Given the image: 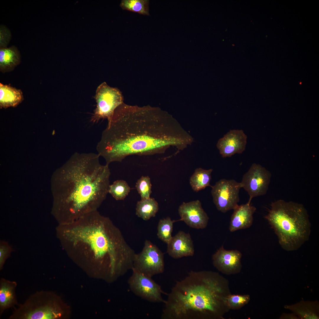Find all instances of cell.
Wrapping results in <instances>:
<instances>
[{"label": "cell", "mask_w": 319, "mask_h": 319, "mask_svg": "<svg viewBox=\"0 0 319 319\" xmlns=\"http://www.w3.org/2000/svg\"><path fill=\"white\" fill-rule=\"evenodd\" d=\"M155 111L149 106L124 102L117 108L97 146L106 164L131 155L163 153L169 146L182 142L170 134L167 120Z\"/></svg>", "instance_id": "7a4b0ae2"}, {"label": "cell", "mask_w": 319, "mask_h": 319, "mask_svg": "<svg viewBox=\"0 0 319 319\" xmlns=\"http://www.w3.org/2000/svg\"><path fill=\"white\" fill-rule=\"evenodd\" d=\"M132 269L152 278L162 273L165 270L163 254L155 245L146 240L142 251L135 254Z\"/></svg>", "instance_id": "ba28073f"}, {"label": "cell", "mask_w": 319, "mask_h": 319, "mask_svg": "<svg viewBox=\"0 0 319 319\" xmlns=\"http://www.w3.org/2000/svg\"><path fill=\"white\" fill-rule=\"evenodd\" d=\"M12 38L9 29L5 25H0V48L7 47Z\"/></svg>", "instance_id": "f1b7e54d"}, {"label": "cell", "mask_w": 319, "mask_h": 319, "mask_svg": "<svg viewBox=\"0 0 319 319\" xmlns=\"http://www.w3.org/2000/svg\"><path fill=\"white\" fill-rule=\"evenodd\" d=\"M217 275L191 271L177 281L164 303L162 319H202L216 316L222 300Z\"/></svg>", "instance_id": "277c9868"}, {"label": "cell", "mask_w": 319, "mask_h": 319, "mask_svg": "<svg viewBox=\"0 0 319 319\" xmlns=\"http://www.w3.org/2000/svg\"><path fill=\"white\" fill-rule=\"evenodd\" d=\"M93 153L73 154L57 176L58 195L54 216L58 224L72 223L98 210L109 193L111 175L109 165L101 164Z\"/></svg>", "instance_id": "3957f363"}, {"label": "cell", "mask_w": 319, "mask_h": 319, "mask_svg": "<svg viewBox=\"0 0 319 319\" xmlns=\"http://www.w3.org/2000/svg\"><path fill=\"white\" fill-rule=\"evenodd\" d=\"M130 190V187L126 181L118 180L110 185L109 193L116 200H122L128 196Z\"/></svg>", "instance_id": "cb8c5ba5"}, {"label": "cell", "mask_w": 319, "mask_h": 319, "mask_svg": "<svg viewBox=\"0 0 319 319\" xmlns=\"http://www.w3.org/2000/svg\"><path fill=\"white\" fill-rule=\"evenodd\" d=\"M265 217L285 250H296L308 239L310 223L306 209L301 204L278 200L272 203Z\"/></svg>", "instance_id": "5b68a950"}, {"label": "cell", "mask_w": 319, "mask_h": 319, "mask_svg": "<svg viewBox=\"0 0 319 319\" xmlns=\"http://www.w3.org/2000/svg\"><path fill=\"white\" fill-rule=\"evenodd\" d=\"M24 99L22 91L0 83V108L15 107Z\"/></svg>", "instance_id": "d6986e66"}, {"label": "cell", "mask_w": 319, "mask_h": 319, "mask_svg": "<svg viewBox=\"0 0 319 319\" xmlns=\"http://www.w3.org/2000/svg\"><path fill=\"white\" fill-rule=\"evenodd\" d=\"M128 279V283L131 290L143 299L154 303H164V293L160 285L152 278L134 269Z\"/></svg>", "instance_id": "8fae6325"}, {"label": "cell", "mask_w": 319, "mask_h": 319, "mask_svg": "<svg viewBox=\"0 0 319 319\" xmlns=\"http://www.w3.org/2000/svg\"><path fill=\"white\" fill-rule=\"evenodd\" d=\"M271 177V172L265 167L256 163L251 165L240 182L250 196L248 203H250L253 198L266 194Z\"/></svg>", "instance_id": "30bf717a"}, {"label": "cell", "mask_w": 319, "mask_h": 319, "mask_svg": "<svg viewBox=\"0 0 319 319\" xmlns=\"http://www.w3.org/2000/svg\"><path fill=\"white\" fill-rule=\"evenodd\" d=\"M176 221L169 217L160 219L157 226V235L159 238L167 244L172 237L173 224Z\"/></svg>", "instance_id": "d4e9b609"}, {"label": "cell", "mask_w": 319, "mask_h": 319, "mask_svg": "<svg viewBox=\"0 0 319 319\" xmlns=\"http://www.w3.org/2000/svg\"><path fill=\"white\" fill-rule=\"evenodd\" d=\"M135 187L141 199L150 198L152 193V184L149 176H142L136 182Z\"/></svg>", "instance_id": "484cf974"}, {"label": "cell", "mask_w": 319, "mask_h": 319, "mask_svg": "<svg viewBox=\"0 0 319 319\" xmlns=\"http://www.w3.org/2000/svg\"><path fill=\"white\" fill-rule=\"evenodd\" d=\"M13 249L8 242L4 240L0 242V270L3 268L5 262L11 256Z\"/></svg>", "instance_id": "83f0119b"}, {"label": "cell", "mask_w": 319, "mask_h": 319, "mask_svg": "<svg viewBox=\"0 0 319 319\" xmlns=\"http://www.w3.org/2000/svg\"><path fill=\"white\" fill-rule=\"evenodd\" d=\"M256 208L248 202L238 205L234 209L230 219L229 230L231 232L250 227L253 221V214Z\"/></svg>", "instance_id": "2e32d148"}, {"label": "cell", "mask_w": 319, "mask_h": 319, "mask_svg": "<svg viewBox=\"0 0 319 319\" xmlns=\"http://www.w3.org/2000/svg\"><path fill=\"white\" fill-rule=\"evenodd\" d=\"M149 2L148 0H122L120 6L123 10L149 15Z\"/></svg>", "instance_id": "603a6c76"}, {"label": "cell", "mask_w": 319, "mask_h": 319, "mask_svg": "<svg viewBox=\"0 0 319 319\" xmlns=\"http://www.w3.org/2000/svg\"><path fill=\"white\" fill-rule=\"evenodd\" d=\"M247 136L242 130L230 131L218 141L217 146L223 157L241 154L245 150Z\"/></svg>", "instance_id": "4fadbf2b"}, {"label": "cell", "mask_w": 319, "mask_h": 319, "mask_svg": "<svg viewBox=\"0 0 319 319\" xmlns=\"http://www.w3.org/2000/svg\"><path fill=\"white\" fill-rule=\"evenodd\" d=\"M178 212L180 217L179 220L183 221L191 227L203 229L207 225L209 217L199 200L183 202Z\"/></svg>", "instance_id": "7c38bea8"}, {"label": "cell", "mask_w": 319, "mask_h": 319, "mask_svg": "<svg viewBox=\"0 0 319 319\" xmlns=\"http://www.w3.org/2000/svg\"><path fill=\"white\" fill-rule=\"evenodd\" d=\"M94 98L96 105L91 119L94 123L101 119L110 121L115 109L123 102L120 91L117 88L110 87L105 82L98 87Z\"/></svg>", "instance_id": "52a82bcc"}, {"label": "cell", "mask_w": 319, "mask_h": 319, "mask_svg": "<svg viewBox=\"0 0 319 319\" xmlns=\"http://www.w3.org/2000/svg\"><path fill=\"white\" fill-rule=\"evenodd\" d=\"M213 169L204 170L197 168L191 177L189 182L192 189L198 192L204 189L207 186H211V173Z\"/></svg>", "instance_id": "7402d4cb"}, {"label": "cell", "mask_w": 319, "mask_h": 319, "mask_svg": "<svg viewBox=\"0 0 319 319\" xmlns=\"http://www.w3.org/2000/svg\"><path fill=\"white\" fill-rule=\"evenodd\" d=\"M19 51L15 46L0 48V71L3 73L11 71L21 62Z\"/></svg>", "instance_id": "ac0fdd59"}, {"label": "cell", "mask_w": 319, "mask_h": 319, "mask_svg": "<svg viewBox=\"0 0 319 319\" xmlns=\"http://www.w3.org/2000/svg\"><path fill=\"white\" fill-rule=\"evenodd\" d=\"M241 257L240 251L227 250L222 246L213 255V264L220 271L227 272H234L240 268Z\"/></svg>", "instance_id": "9a60e30c"}, {"label": "cell", "mask_w": 319, "mask_h": 319, "mask_svg": "<svg viewBox=\"0 0 319 319\" xmlns=\"http://www.w3.org/2000/svg\"><path fill=\"white\" fill-rule=\"evenodd\" d=\"M250 300L248 295H230L222 299L225 304L230 308H239L247 304Z\"/></svg>", "instance_id": "4316f807"}, {"label": "cell", "mask_w": 319, "mask_h": 319, "mask_svg": "<svg viewBox=\"0 0 319 319\" xmlns=\"http://www.w3.org/2000/svg\"><path fill=\"white\" fill-rule=\"evenodd\" d=\"M16 281L1 278L0 280V316L6 310L18 303L16 294Z\"/></svg>", "instance_id": "e0dca14e"}, {"label": "cell", "mask_w": 319, "mask_h": 319, "mask_svg": "<svg viewBox=\"0 0 319 319\" xmlns=\"http://www.w3.org/2000/svg\"><path fill=\"white\" fill-rule=\"evenodd\" d=\"M66 307L53 293L41 290L31 295L23 304H18L9 319H54L63 318Z\"/></svg>", "instance_id": "8992f818"}, {"label": "cell", "mask_w": 319, "mask_h": 319, "mask_svg": "<svg viewBox=\"0 0 319 319\" xmlns=\"http://www.w3.org/2000/svg\"><path fill=\"white\" fill-rule=\"evenodd\" d=\"M213 201L217 209L222 213L234 209L238 205L240 183L234 180L222 179L211 186Z\"/></svg>", "instance_id": "9c48e42d"}, {"label": "cell", "mask_w": 319, "mask_h": 319, "mask_svg": "<svg viewBox=\"0 0 319 319\" xmlns=\"http://www.w3.org/2000/svg\"><path fill=\"white\" fill-rule=\"evenodd\" d=\"M56 237L63 248L79 263L96 267L113 281L132 270L135 253L120 230L98 210L71 223L58 224Z\"/></svg>", "instance_id": "6da1fadb"}, {"label": "cell", "mask_w": 319, "mask_h": 319, "mask_svg": "<svg viewBox=\"0 0 319 319\" xmlns=\"http://www.w3.org/2000/svg\"><path fill=\"white\" fill-rule=\"evenodd\" d=\"M159 208L158 204L154 198L141 199L136 203V214L143 220L147 221L155 216Z\"/></svg>", "instance_id": "44dd1931"}, {"label": "cell", "mask_w": 319, "mask_h": 319, "mask_svg": "<svg viewBox=\"0 0 319 319\" xmlns=\"http://www.w3.org/2000/svg\"><path fill=\"white\" fill-rule=\"evenodd\" d=\"M299 318L303 319H318L319 304L318 302L302 301L292 306H287Z\"/></svg>", "instance_id": "ffe728a7"}, {"label": "cell", "mask_w": 319, "mask_h": 319, "mask_svg": "<svg viewBox=\"0 0 319 319\" xmlns=\"http://www.w3.org/2000/svg\"><path fill=\"white\" fill-rule=\"evenodd\" d=\"M167 244V253L173 258L192 256L194 254L193 241L189 233L180 231Z\"/></svg>", "instance_id": "5bb4252c"}]
</instances>
